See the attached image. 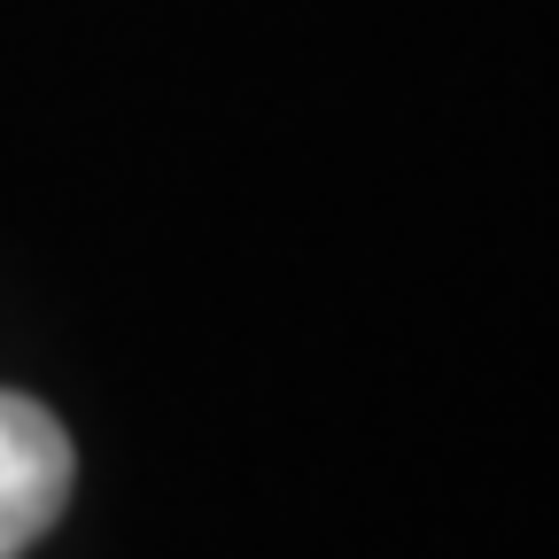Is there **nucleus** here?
<instances>
[{
	"label": "nucleus",
	"instance_id": "obj_1",
	"mask_svg": "<svg viewBox=\"0 0 559 559\" xmlns=\"http://www.w3.org/2000/svg\"><path fill=\"white\" fill-rule=\"evenodd\" d=\"M70 436L62 419L16 389H0V559H24L70 506Z\"/></svg>",
	"mask_w": 559,
	"mask_h": 559
}]
</instances>
